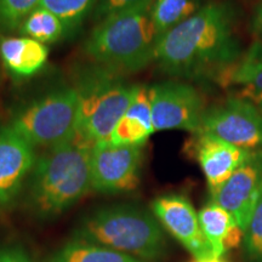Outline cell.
I'll list each match as a JSON object with an SVG mask.
<instances>
[{"instance_id":"3957f363","label":"cell","mask_w":262,"mask_h":262,"mask_svg":"<svg viewBox=\"0 0 262 262\" xmlns=\"http://www.w3.org/2000/svg\"><path fill=\"white\" fill-rule=\"evenodd\" d=\"M73 241L100 245L149 262L162 257L165 238L155 215L134 205H112L86 215Z\"/></svg>"},{"instance_id":"484cf974","label":"cell","mask_w":262,"mask_h":262,"mask_svg":"<svg viewBox=\"0 0 262 262\" xmlns=\"http://www.w3.org/2000/svg\"><path fill=\"white\" fill-rule=\"evenodd\" d=\"M250 31L253 33L255 41H262V2L255 9L250 22Z\"/></svg>"},{"instance_id":"f1b7e54d","label":"cell","mask_w":262,"mask_h":262,"mask_svg":"<svg viewBox=\"0 0 262 262\" xmlns=\"http://www.w3.org/2000/svg\"><path fill=\"white\" fill-rule=\"evenodd\" d=\"M258 108H260V110H261V112H262V103L260 104V106H258Z\"/></svg>"},{"instance_id":"8992f818","label":"cell","mask_w":262,"mask_h":262,"mask_svg":"<svg viewBox=\"0 0 262 262\" xmlns=\"http://www.w3.org/2000/svg\"><path fill=\"white\" fill-rule=\"evenodd\" d=\"M79 94L62 88L42 96L15 116L9 127L33 147L60 146L78 137Z\"/></svg>"},{"instance_id":"7402d4cb","label":"cell","mask_w":262,"mask_h":262,"mask_svg":"<svg viewBox=\"0 0 262 262\" xmlns=\"http://www.w3.org/2000/svg\"><path fill=\"white\" fill-rule=\"evenodd\" d=\"M40 0H0V34L18 31L19 26Z\"/></svg>"},{"instance_id":"44dd1931","label":"cell","mask_w":262,"mask_h":262,"mask_svg":"<svg viewBox=\"0 0 262 262\" xmlns=\"http://www.w3.org/2000/svg\"><path fill=\"white\" fill-rule=\"evenodd\" d=\"M98 2L100 0H40L38 8L48 10L60 18L67 35L80 27Z\"/></svg>"},{"instance_id":"cb8c5ba5","label":"cell","mask_w":262,"mask_h":262,"mask_svg":"<svg viewBox=\"0 0 262 262\" xmlns=\"http://www.w3.org/2000/svg\"><path fill=\"white\" fill-rule=\"evenodd\" d=\"M153 0H100L95 11V17L103 19L107 16L125 11V10L152 5Z\"/></svg>"},{"instance_id":"2e32d148","label":"cell","mask_w":262,"mask_h":262,"mask_svg":"<svg viewBox=\"0 0 262 262\" xmlns=\"http://www.w3.org/2000/svg\"><path fill=\"white\" fill-rule=\"evenodd\" d=\"M0 56L11 73L29 77L40 71L47 63L49 49L34 39L8 37L0 42Z\"/></svg>"},{"instance_id":"5b68a950","label":"cell","mask_w":262,"mask_h":262,"mask_svg":"<svg viewBox=\"0 0 262 262\" xmlns=\"http://www.w3.org/2000/svg\"><path fill=\"white\" fill-rule=\"evenodd\" d=\"M140 85L124 83L116 72L95 68L85 73L78 84L79 123L78 137L86 142H103L134 101Z\"/></svg>"},{"instance_id":"d6986e66","label":"cell","mask_w":262,"mask_h":262,"mask_svg":"<svg viewBox=\"0 0 262 262\" xmlns=\"http://www.w3.org/2000/svg\"><path fill=\"white\" fill-rule=\"evenodd\" d=\"M199 0H153L150 19L157 37L162 38L201 9Z\"/></svg>"},{"instance_id":"9a60e30c","label":"cell","mask_w":262,"mask_h":262,"mask_svg":"<svg viewBox=\"0 0 262 262\" xmlns=\"http://www.w3.org/2000/svg\"><path fill=\"white\" fill-rule=\"evenodd\" d=\"M203 234L210 245L214 257L221 258L229 248L242 242L244 232L239 228L234 217L214 202H209L198 212Z\"/></svg>"},{"instance_id":"603a6c76","label":"cell","mask_w":262,"mask_h":262,"mask_svg":"<svg viewBox=\"0 0 262 262\" xmlns=\"http://www.w3.org/2000/svg\"><path fill=\"white\" fill-rule=\"evenodd\" d=\"M244 248L251 262H262V199L244 232Z\"/></svg>"},{"instance_id":"30bf717a","label":"cell","mask_w":262,"mask_h":262,"mask_svg":"<svg viewBox=\"0 0 262 262\" xmlns=\"http://www.w3.org/2000/svg\"><path fill=\"white\" fill-rule=\"evenodd\" d=\"M210 195L211 202L227 210L245 232L262 199V149L251 150L248 159Z\"/></svg>"},{"instance_id":"9c48e42d","label":"cell","mask_w":262,"mask_h":262,"mask_svg":"<svg viewBox=\"0 0 262 262\" xmlns=\"http://www.w3.org/2000/svg\"><path fill=\"white\" fill-rule=\"evenodd\" d=\"M142 146L94 143L90 153L91 191L116 194L133 191L140 182Z\"/></svg>"},{"instance_id":"d4e9b609","label":"cell","mask_w":262,"mask_h":262,"mask_svg":"<svg viewBox=\"0 0 262 262\" xmlns=\"http://www.w3.org/2000/svg\"><path fill=\"white\" fill-rule=\"evenodd\" d=\"M0 262H35L24 249L18 247L0 248Z\"/></svg>"},{"instance_id":"4316f807","label":"cell","mask_w":262,"mask_h":262,"mask_svg":"<svg viewBox=\"0 0 262 262\" xmlns=\"http://www.w3.org/2000/svg\"><path fill=\"white\" fill-rule=\"evenodd\" d=\"M243 56L250 58V60L262 62V41H254V44L248 49Z\"/></svg>"},{"instance_id":"e0dca14e","label":"cell","mask_w":262,"mask_h":262,"mask_svg":"<svg viewBox=\"0 0 262 262\" xmlns=\"http://www.w3.org/2000/svg\"><path fill=\"white\" fill-rule=\"evenodd\" d=\"M222 88H238L234 96L250 101L255 106L262 103V62L242 57L222 71L214 80Z\"/></svg>"},{"instance_id":"ba28073f","label":"cell","mask_w":262,"mask_h":262,"mask_svg":"<svg viewBox=\"0 0 262 262\" xmlns=\"http://www.w3.org/2000/svg\"><path fill=\"white\" fill-rule=\"evenodd\" d=\"M155 131L186 130L198 134L206 107L204 97L191 84L164 81L148 89Z\"/></svg>"},{"instance_id":"4fadbf2b","label":"cell","mask_w":262,"mask_h":262,"mask_svg":"<svg viewBox=\"0 0 262 262\" xmlns=\"http://www.w3.org/2000/svg\"><path fill=\"white\" fill-rule=\"evenodd\" d=\"M192 150L204 172L210 193L221 187L251 153L206 134H196Z\"/></svg>"},{"instance_id":"277c9868","label":"cell","mask_w":262,"mask_h":262,"mask_svg":"<svg viewBox=\"0 0 262 262\" xmlns=\"http://www.w3.org/2000/svg\"><path fill=\"white\" fill-rule=\"evenodd\" d=\"M157 37L150 5L110 15L90 33L85 54L113 72H137L155 61Z\"/></svg>"},{"instance_id":"7c38bea8","label":"cell","mask_w":262,"mask_h":262,"mask_svg":"<svg viewBox=\"0 0 262 262\" xmlns=\"http://www.w3.org/2000/svg\"><path fill=\"white\" fill-rule=\"evenodd\" d=\"M34 147L9 126L0 129V209L21 192L37 160Z\"/></svg>"},{"instance_id":"7a4b0ae2","label":"cell","mask_w":262,"mask_h":262,"mask_svg":"<svg viewBox=\"0 0 262 262\" xmlns=\"http://www.w3.org/2000/svg\"><path fill=\"white\" fill-rule=\"evenodd\" d=\"M91 147L77 137L38 157L28 187V203L35 215L55 217L91 191Z\"/></svg>"},{"instance_id":"6da1fadb","label":"cell","mask_w":262,"mask_h":262,"mask_svg":"<svg viewBox=\"0 0 262 262\" xmlns=\"http://www.w3.org/2000/svg\"><path fill=\"white\" fill-rule=\"evenodd\" d=\"M235 26L237 11L232 3H209L158 39L155 61L173 77L215 80L242 57Z\"/></svg>"},{"instance_id":"ffe728a7","label":"cell","mask_w":262,"mask_h":262,"mask_svg":"<svg viewBox=\"0 0 262 262\" xmlns=\"http://www.w3.org/2000/svg\"><path fill=\"white\" fill-rule=\"evenodd\" d=\"M18 32L22 37L34 39L41 44L55 42L66 35L64 26L60 18L42 8L33 10L19 26Z\"/></svg>"},{"instance_id":"52a82bcc","label":"cell","mask_w":262,"mask_h":262,"mask_svg":"<svg viewBox=\"0 0 262 262\" xmlns=\"http://www.w3.org/2000/svg\"><path fill=\"white\" fill-rule=\"evenodd\" d=\"M198 134L215 136L243 149H262V112L250 101L233 95L206 108Z\"/></svg>"},{"instance_id":"83f0119b","label":"cell","mask_w":262,"mask_h":262,"mask_svg":"<svg viewBox=\"0 0 262 262\" xmlns=\"http://www.w3.org/2000/svg\"><path fill=\"white\" fill-rule=\"evenodd\" d=\"M195 262H226L224 260H221V258H216V257H212V258H208V260H201V261H196Z\"/></svg>"},{"instance_id":"ac0fdd59","label":"cell","mask_w":262,"mask_h":262,"mask_svg":"<svg viewBox=\"0 0 262 262\" xmlns=\"http://www.w3.org/2000/svg\"><path fill=\"white\" fill-rule=\"evenodd\" d=\"M47 262H146L100 245L72 239L55 251Z\"/></svg>"},{"instance_id":"8fae6325","label":"cell","mask_w":262,"mask_h":262,"mask_svg":"<svg viewBox=\"0 0 262 262\" xmlns=\"http://www.w3.org/2000/svg\"><path fill=\"white\" fill-rule=\"evenodd\" d=\"M152 211L196 261L214 257L212 250L203 234L198 212L192 203L181 194L158 196L152 203Z\"/></svg>"},{"instance_id":"5bb4252c","label":"cell","mask_w":262,"mask_h":262,"mask_svg":"<svg viewBox=\"0 0 262 262\" xmlns=\"http://www.w3.org/2000/svg\"><path fill=\"white\" fill-rule=\"evenodd\" d=\"M155 133L148 89L140 85L135 98L107 142L116 146H143Z\"/></svg>"}]
</instances>
